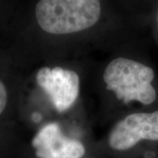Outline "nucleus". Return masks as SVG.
I'll use <instances>...</instances> for the list:
<instances>
[{
  "label": "nucleus",
  "instance_id": "f257e3e1",
  "mask_svg": "<svg viewBox=\"0 0 158 158\" xmlns=\"http://www.w3.org/2000/svg\"><path fill=\"white\" fill-rule=\"evenodd\" d=\"M100 16V0H40L35 7L40 27L48 34L56 35L90 28Z\"/></svg>",
  "mask_w": 158,
  "mask_h": 158
},
{
  "label": "nucleus",
  "instance_id": "f03ea898",
  "mask_svg": "<svg viewBox=\"0 0 158 158\" xmlns=\"http://www.w3.org/2000/svg\"><path fill=\"white\" fill-rule=\"evenodd\" d=\"M103 78L106 89L124 104L135 101L148 106L156 98V90L152 85L154 70L140 62L115 58L106 66Z\"/></svg>",
  "mask_w": 158,
  "mask_h": 158
},
{
  "label": "nucleus",
  "instance_id": "7ed1b4c3",
  "mask_svg": "<svg viewBox=\"0 0 158 158\" xmlns=\"http://www.w3.org/2000/svg\"><path fill=\"white\" fill-rule=\"evenodd\" d=\"M142 140L158 141V111L126 116L113 127L108 139L115 150L130 149Z\"/></svg>",
  "mask_w": 158,
  "mask_h": 158
},
{
  "label": "nucleus",
  "instance_id": "20e7f679",
  "mask_svg": "<svg viewBox=\"0 0 158 158\" xmlns=\"http://www.w3.org/2000/svg\"><path fill=\"white\" fill-rule=\"evenodd\" d=\"M39 86L50 98L57 112L69 110L77 101L80 79L75 71L62 67H43L36 75Z\"/></svg>",
  "mask_w": 158,
  "mask_h": 158
},
{
  "label": "nucleus",
  "instance_id": "39448f33",
  "mask_svg": "<svg viewBox=\"0 0 158 158\" xmlns=\"http://www.w3.org/2000/svg\"><path fill=\"white\" fill-rule=\"evenodd\" d=\"M32 145L38 158H81L85 154L83 143L64 135L57 123L40 128Z\"/></svg>",
  "mask_w": 158,
  "mask_h": 158
},
{
  "label": "nucleus",
  "instance_id": "423d86ee",
  "mask_svg": "<svg viewBox=\"0 0 158 158\" xmlns=\"http://www.w3.org/2000/svg\"><path fill=\"white\" fill-rule=\"evenodd\" d=\"M7 101H8V94H7L6 85L0 80V114L6 109Z\"/></svg>",
  "mask_w": 158,
  "mask_h": 158
}]
</instances>
